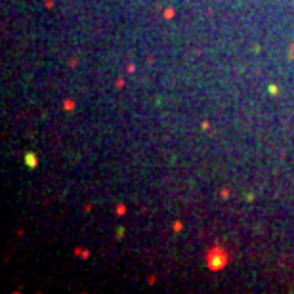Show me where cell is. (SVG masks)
<instances>
[{
	"instance_id": "6da1fadb",
	"label": "cell",
	"mask_w": 294,
	"mask_h": 294,
	"mask_svg": "<svg viewBox=\"0 0 294 294\" xmlns=\"http://www.w3.org/2000/svg\"><path fill=\"white\" fill-rule=\"evenodd\" d=\"M205 264L210 271H221L225 265L229 264V252L225 250L221 245H214L206 252V258H205Z\"/></svg>"
},
{
	"instance_id": "7a4b0ae2",
	"label": "cell",
	"mask_w": 294,
	"mask_h": 294,
	"mask_svg": "<svg viewBox=\"0 0 294 294\" xmlns=\"http://www.w3.org/2000/svg\"><path fill=\"white\" fill-rule=\"evenodd\" d=\"M23 162L29 168H37V164H38V155L34 151H27L25 155H23Z\"/></svg>"
},
{
	"instance_id": "3957f363",
	"label": "cell",
	"mask_w": 294,
	"mask_h": 294,
	"mask_svg": "<svg viewBox=\"0 0 294 294\" xmlns=\"http://www.w3.org/2000/svg\"><path fill=\"white\" fill-rule=\"evenodd\" d=\"M73 254L76 258H80V260H86V258H90V250H86V248H80V246H76L75 250H73Z\"/></svg>"
},
{
	"instance_id": "277c9868",
	"label": "cell",
	"mask_w": 294,
	"mask_h": 294,
	"mask_svg": "<svg viewBox=\"0 0 294 294\" xmlns=\"http://www.w3.org/2000/svg\"><path fill=\"white\" fill-rule=\"evenodd\" d=\"M63 109L65 111H73L75 109V101L73 99H65V101H63Z\"/></svg>"
},
{
	"instance_id": "5b68a950",
	"label": "cell",
	"mask_w": 294,
	"mask_h": 294,
	"mask_svg": "<svg viewBox=\"0 0 294 294\" xmlns=\"http://www.w3.org/2000/svg\"><path fill=\"white\" fill-rule=\"evenodd\" d=\"M174 15H176V12L172 10V8H166V10L162 12V17H164V19H172Z\"/></svg>"
},
{
	"instance_id": "8992f818",
	"label": "cell",
	"mask_w": 294,
	"mask_h": 294,
	"mask_svg": "<svg viewBox=\"0 0 294 294\" xmlns=\"http://www.w3.org/2000/svg\"><path fill=\"white\" fill-rule=\"evenodd\" d=\"M115 212H117V216H122L124 212H126V206L124 205H117L115 206Z\"/></svg>"
},
{
	"instance_id": "52a82bcc",
	"label": "cell",
	"mask_w": 294,
	"mask_h": 294,
	"mask_svg": "<svg viewBox=\"0 0 294 294\" xmlns=\"http://www.w3.org/2000/svg\"><path fill=\"white\" fill-rule=\"evenodd\" d=\"M172 229H174L176 233L182 231V229H183V224H182V221H174V224H172Z\"/></svg>"
},
{
	"instance_id": "ba28073f",
	"label": "cell",
	"mask_w": 294,
	"mask_h": 294,
	"mask_svg": "<svg viewBox=\"0 0 294 294\" xmlns=\"http://www.w3.org/2000/svg\"><path fill=\"white\" fill-rule=\"evenodd\" d=\"M288 59H294V42H290V50H288Z\"/></svg>"
},
{
	"instance_id": "9c48e42d",
	"label": "cell",
	"mask_w": 294,
	"mask_h": 294,
	"mask_svg": "<svg viewBox=\"0 0 294 294\" xmlns=\"http://www.w3.org/2000/svg\"><path fill=\"white\" fill-rule=\"evenodd\" d=\"M201 128H202V130H208V128H210V122H208V120H202V122H201Z\"/></svg>"
},
{
	"instance_id": "30bf717a",
	"label": "cell",
	"mask_w": 294,
	"mask_h": 294,
	"mask_svg": "<svg viewBox=\"0 0 294 294\" xmlns=\"http://www.w3.org/2000/svg\"><path fill=\"white\" fill-rule=\"evenodd\" d=\"M220 197L227 199V197H229V189H221V191H220Z\"/></svg>"
},
{
	"instance_id": "8fae6325",
	"label": "cell",
	"mask_w": 294,
	"mask_h": 294,
	"mask_svg": "<svg viewBox=\"0 0 294 294\" xmlns=\"http://www.w3.org/2000/svg\"><path fill=\"white\" fill-rule=\"evenodd\" d=\"M277 92H279V90H277V86H275V84H271V86H269V94H273V96H275Z\"/></svg>"
},
{
	"instance_id": "7c38bea8",
	"label": "cell",
	"mask_w": 294,
	"mask_h": 294,
	"mask_svg": "<svg viewBox=\"0 0 294 294\" xmlns=\"http://www.w3.org/2000/svg\"><path fill=\"white\" fill-rule=\"evenodd\" d=\"M115 86H117V88L120 90V88H122V86H124V80H122V78H119V80H117V82H115Z\"/></svg>"
},
{
	"instance_id": "4fadbf2b",
	"label": "cell",
	"mask_w": 294,
	"mask_h": 294,
	"mask_svg": "<svg viewBox=\"0 0 294 294\" xmlns=\"http://www.w3.org/2000/svg\"><path fill=\"white\" fill-rule=\"evenodd\" d=\"M126 71H128V73H134V71H136V65H134V63H130V65L126 67Z\"/></svg>"
},
{
	"instance_id": "5bb4252c",
	"label": "cell",
	"mask_w": 294,
	"mask_h": 294,
	"mask_svg": "<svg viewBox=\"0 0 294 294\" xmlns=\"http://www.w3.org/2000/svg\"><path fill=\"white\" fill-rule=\"evenodd\" d=\"M44 6H46L48 10H50V8H54V0H46V2H44Z\"/></svg>"
}]
</instances>
